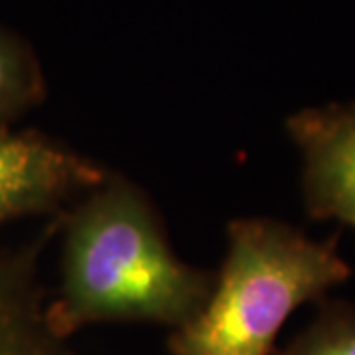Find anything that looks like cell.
Instances as JSON below:
<instances>
[{
  "mask_svg": "<svg viewBox=\"0 0 355 355\" xmlns=\"http://www.w3.org/2000/svg\"><path fill=\"white\" fill-rule=\"evenodd\" d=\"M62 282L46 316L58 336L105 322H142L176 330L198 316L216 272L184 263L148 193L123 174L67 209L62 221Z\"/></svg>",
  "mask_w": 355,
  "mask_h": 355,
  "instance_id": "cell-1",
  "label": "cell"
},
{
  "mask_svg": "<svg viewBox=\"0 0 355 355\" xmlns=\"http://www.w3.org/2000/svg\"><path fill=\"white\" fill-rule=\"evenodd\" d=\"M338 235L316 241L270 217L227 223V253L207 302L170 331V355H272L296 308L320 302L352 277Z\"/></svg>",
  "mask_w": 355,
  "mask_h": 355,
  "instance_id": "cell-2",
  "label": "cell"
},
{
  "mask_svg": "<svg viewBox=\"0 0 355 355\" xmlns=\"http://www.w3.org/2000/svg\"><path fill=\"white\" fill-rule=\"evenodd\" d=\"M48 95L46 79L32 46L0 28V125H12Z\"/></svg>",
  "mask_w": 355,
  "mask_h": 355,
  "instance_id": "cell-6",
  "label": "cell"
},
{
  "mask_svg": "<svg viewBox=\"0 0 355 355\" xmlns=\"http://www.w3.org/2000/svg\"><path fill=\"white\" fill-rule=\"evenodd\" d=\"M107 174L105 166L44 132L0 125V225L60 216Z\"/></svg>",
  "mask_w": 355,
  "mask_h": 355,
  "instance_id": "cell-3",
  "label": "cell"
},
{
  "mask_svg": "<svg viewBox=\"0 0 355 355\" xmlns=\"http://www.w3.org/2000/svg\"><path fill=\"white\" fill-rule=\"evenodd\" d=\"M286 132L302 154L306 214L355 229V103L302 109Z\"/></svg>",
  "mask_w": 355,
  "mask_h": 355,
  "instance_id": "cell-4",
  "label": "cell"
},
{
  "mask_svg": "<svg viewBox=\"0 0 355 355\" xmlns=\"http://www.w3.org/2000/svg\"><path fill=\"white\" fill-rule=\"evenodd\" d=\"M277 355H355V306L320 300L314 320Z\"/></svg>",
  "mask_w": 355,
  "mask_h": 355,
  "instance_id": "cell-7",
  "label": "cell"
},
{
  "mask_svg": "<svg viewBox=\"0 0 355 355\" xmlns=\"http://www.w3.org/2000/svg\"><path fill=\"white\" fill-rule=\"evenodd\" d=\"M53 216L30 241L0 249V355H81L48 322V291L40 263L62 231Z\"/></svg>",
  "mask_w": 355,
  "mask_h": 355,
  "instance_id": "cell-5",
  "label": "cell"
}]
</instances>
